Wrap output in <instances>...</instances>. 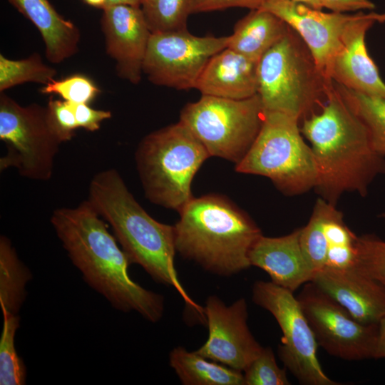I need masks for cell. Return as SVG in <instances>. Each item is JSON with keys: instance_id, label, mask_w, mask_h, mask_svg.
<instances>
[{"instance_id": "39", "label": "cell", "mask_w": 385, "mask_h": 385, "mask_svg": "<svg viewBox=\"0 0 385 385\" xmlns=\"http://www.w3.org/2000/svg\"><path fill=\"white\" fill-rule=\"evenodd\" d=\"M291 1L298 2V3H302L314 9H322L321 0H291Z\"/></svg>"}, {"instance_id": "20", "label": "cell", "mask_w": 385, "mask_h": 385, "mask_svg": "<svg viewBox=\"0 0 385 385\" xmlns=\"http://www.w3.org/2000/svg\"><path fill=\"white\" fill-rule=\"evenodd\" d=\"M8 1L40 32L48 61L59 63L78 52V28L61 16L48 0Z\"/></svg>"}, {"instance_id": "4", "label": "cell", "mask_w": 385, "mask_h": 385, "mask_svg": "<svg viewBox=\"0 0 385 385\" xmlns=\"http://www.w3.org/2000/svg\"><path fill=\"white\" fill-rule=\"evenodd\" d=\"M179 214L174 225L175 248L183 258L220 276L251 266L250 251L262 234L230 199L218 194L193 197Z\"/></svg>"}, {"instance_id": "42", "label": "cell", "mask_w": 385, "mask_h": 385, "mask_svg": "<svg viewBox=\"0 0 385 385\" xmlns=\"http://www.w3.org/2000/svg\"><path fill=\"white\" fill-rule=\"evenodd\" d=\"M381 216H382V217L385 220V213L383 214Z\"/></svg>"}, {"instance_id": "8", "label": "cell", "mask_w": 385, "mask_h": 385, "mask_svg": "<svg viewBox=\"0 0 385 385\" xmlns=\"http://www.w3.org/2000/svg\"><path fill=\"white\" fill-rule=\"evenodd\" d=\"M264 110L259 95L245 99L204 96L187 103L180 120L199 140L210 157L237 164L261 128Z\"/></svg>"}, {"instance_id": "10", "label": "cell", "mask_w": 385, "mask_h": 385, "mask_svg": "<svg viewBox=\"0 0 385 385\" xmlns=\"http://www.w3.org/2000/svg\"><path fill=\"white\" fill-rule=\"evenodd\" d=\"M254 303L270 312L282 332L278 355L304 385H340L322 369L317 357L319 346L299 302L291 291L272 282L257 281L252 287Z\"/></svg>"}, {"instance_id": "6", "label": "cell", "mask_w": 385, "mask_h": 385, "mask_svg": "<svg viewBox=\"0 0 385 385\" xmlns=\"http://www.w3.org/2000/svg\"><path fill=\"white\" fill-rule=\"evenodd\" d=\"M208 158L204 145L180 121L145 135L135 158L146 198L179 212L194 197L193 178Z\"/></svg>"}, {"instance_id": "1", "label": "cell", "mask_w": 385, "mask_h": 385, "mask_svg": "<svg viewBox=\"0 0 385 385\" xmlns=\"http://www.w3.org/2000/svg\"><path fill=\"white\" fill-rule=\"evenodd\" d=\"M100 217L87 200L76 207L54 210L51 222L72 263L91 288L115 309L135 311L157 322L164 312L163 296L130 277V260Z\"/></svg>"}, {"instance_id": "3", "label": "cell", "mask_w": 385, "mask_h": 385, "mask_svg": "<svg viewBox=\"0 0 385 385\" xmlns=\"http://www.w3.org/2000/svg\"><path fill=\"white\" fill-rule=\"evenodd\" d=\"M88 200L111 226L130 262L140 265L155 282L173 287L192 312L205 320L204 307L189 297L179 281L174 263L177 252L174 226L153 218L114 169L93 176Z\"/></svg>"}, {"instance_id": "5", "label": "cell", "mask_w": 385, "mask_h": 385, "mask_svg": "<svg viewBox=\"0 0 385 385\" xmlns=\"http://www.w3.org/2000/svg\"><path fill=\"white\" fill-rule=\"evenodd\" d=\"M257 80L264 112L284 113L300 122L322 108L334 86L325 81L307 46L290 27L258 61Z\"/></svg>"}, {"instance_id": "29", "label": "cell", "mask_w": 385, "mask_h": 385, "mask_svg": "<svg viewBox=\"0 0 385 385\" xmlns=\"http://www.w3.org/2000/svg\"><path fill=\"white\" fill-rule=\"evenodd\" d=\"M302 252L311 267L313 274L322 269L327 260V239L319 210L314 206L306 226L301 227L299 236Z\"/></svg>"}, {"instance_id": "28", "label": "cell", "mask_w": 385, "mask_h": 385, "mask_svg": "<svg viewBox=\"0 0 385 385\" xmlns=\"http://www.w3.org/2000/svg\"><path fill=\"white\" fill-rule=\"evenodd\" d=\"M4 324L0 339V384H26V369L15 348V334L20 325L18 314L4 313Z\"/></svg>"}, {"instance_id": "26", "label": "cell", "mask_w": 385, "mask_h": 385, "mask_svg": "<svg viewBox=\"0 0 385 385\" xmlns=\"http://www.w3.org/2000/svg\"><path fill=\"white\" fill-rule=\"evenodd\" d=\"M56 70L46 64L41 56L33 53L28 58L12 60L0 55V92L25 83L43 85L51 82Z\"/></svg>"}, {"instance_id": "40", "label": "cell", "mask_w": 385, "mask_h": 385, "mask_svg": "<svg viewBox=\"0 0 385 385\" xmlns=\"http://www.w3.org/2000/svg\"><path fill=\"white\" fill-rule=\"evenodd\" d=\"M86 4L96 8L103 9L106 6V0H83Z\"/></svg>"}, {"instance_id": "41", "label": "cell", "mask_w": 385, "mask_h": 385, "mask_svg": "<svg viewBox=\"0 0 385 385\" xmlns=\"http://www.w3.org/2000/svg\"><path fill=\"white\" fill-rule=\"evenodd\" d=\"M376 22L385 23V13L379 14L376 13Z\"/></svg>"}, {"instance_id": "11", "label": "cell", "mask_w": 385, "mask_h": 385, "mask_svg": "<svg viewBox=\"0 0 385 385\" xmlns=\"http://www.w3.org/2000/svg\"><path fill=\"white\" fill-rule=\"evenodd\" d=\"M318 346L347 361L375 359L378 324L356 321L342 306L313 282L297 296Z\"/></svg>"}, {"instance_id": "34", "label": "cell", "mask_w": 385, "mask_h": 385, "mask_svg": "<svg viewBox=\"0 0 385 385\" xmlns=\"http://www.w3.org/2000/svg\"><path fill=\"white\" fill-rule=\"evenodd\" d=\"M266 0H191V14L223 10L229 8L260 9Z\"/></svg>"}, {"instance_id": "17", "label": "cell", "mask_w": 385, "mask_h": 385, "mask_svg": "<svg viewBox=\"0 0 385 385\" xmlns=\"http://www.w3.org/2000/svg\"><path fill=\"white\" fill-rule=\"evenodd\" d=\"M362 324H378L385 314V288L356 265L324 267L311 281Z\"/></svg>"}, {"instance_id": "2", "label": "cell", "mask_w": 385, "mask_h": 385, "mask_svg": "<svg viewBox=\"0 0 385 385\" xmlns=\"http://www.w3.org/2000/svg\"><path fill=\"white\" fill-rule=\"evenodd\" d=\"M301 122L317 166L319 197L336 205L346 192L364 197L385 174V157L374 150L366 126L334 86L322 108Z\"/></svg>"}, {"instance_id": "38", "label": "cell", "mask_w": 385, "mask_h": 385, "mask_svg": "<svg viewBox=\"0 0 385 385\" xmlns=\"http://www.w3.org/2000/svg\"><path fill=\"white\" fill-rule=\"evenodd\" d=\"M118 4H125V5H130L133 6L140 7L141 0H106V6L104 8L109 6L118 5Z\"/></svg>"}, {"instance_id": "32", "label": "cell", "mask_w": 385, "mask_h": 385, "mask_svg": "<svg viewBox=\"0 0 385 385\" xmlns=\"http://www.w3.org/2000/svg\"><path fill=\"white\" fill-rule=\"evenodd\" d=\"M41 92L58 94L64 101L73 103L88 104L100 90L89 78L76 74L58 81L54 79L44 85Z\"/></svg>"}, {"instance_id": "9", "label": "cell", "mask_w": 385, "mask_h": 385, "mask_svg": "<svg viewBox=\"0 0 385 385\" xmlns=\"http://www.w3.org/2000/svg\"><path fill=\"white\" fill-rule=\"evenodd\" d=\"M0 139L7 151L0 170L14 167L20 175L46 181L53 173L54 158L62 143L50 123L47 106H23L0 94Z\"/></svg>"}, {"instance_id": "19", "label": "cell", "mask_w": 385, "mask_h": 385, "mask_svg": "<svg viewBox=\"0 0 385 385\" xmlns=\"http://www.w3.org/2000/svg\"><path fill=\"white\" fill-rule=\"evenodd\" d=\"M257 64L227 47L207 62L196 83L202 95L245 99L257 93Z\"/></svg>"}, {"instance_id": "27", "label": "cell", "mask_w": 385, "mask_h": 385, "mask_svg": "<svg viewBox=\"0 0 385 385\" xmlns=\"http://www.w3.org/2000/svg\"><path fill=\"white\" fill-rule=\"evenodd\" d=\"M140 8L152 33L187 29L191 0H141Z\"/></svg>"}, {"instance_id": "18", "label": "cell", "mask_w": 385, "mask_h": 385, "mask_svg": "<svg viewBox=\"0 0 385 385\" xmlns=\"http://www.w3.org/2000/svg\"><path fill=\"white\" fill-rule=\"evenodd\" d=\"M300 230L278 237L262 235L249 254L251 266L263 270L272 282L293 293L313 276L300 245Z\"/></svg>"}, {"instance_id": "15", "label": "cell", "mask_w": 385, "mask_h": 385, "mask_svg": "<svg viewBox=\"0 0 385 385\" xmlns=\"http://www.w3.org/2000/svg\"><path fill=\"white\" fill-rule=\"evenodd\" d=\"M101 25L107 54L118 76L132 84L142 78L150 31L140 7L125 4L104 8Z\"/></svg>"}, {"instance_id": "16", "label": "cell", "mask_w": 385, "mask_h": 385, "mask_svg": "<svg viewBox=\"0 0 385 385\" xmlns=\"http://www.w3.org/2000/svg\"><path fill=\"white\" fill-rule=\"evenodd\" d=\"M376 23V13H356L342 35L331 70L332 81L364 94L385 98V82L368 53L366 34Z\"/></svg>"}, {"instance_id": "21", "label": "cell", "mask_w": 385, "mask_h": 385, "mask_svg": "<svg viewBox=\"0 0 385 385\" xmlns=\"http://www.w3.org/2000/svg\"><path fill=\"white\" fill-rule=\"evenodd\" d=\"M289 28L274 14L262 8L252 9L235 24L227 47L258 62Z\"/></svg>"}, {"instance_id": "7", "label": "cell", "mask_w": 385, "mask_h": 385, "mask_svg": "<svg viewBox=\"0 0 385 385\" xmlns=\"http://www.w3.org/2000/svg\"><path fill=\"white\" fill-rule=\"evenodd\" d=\"M299 122L284 113L264 112L260 132L245 157L235 165V170L266 177L289 196L314 189L317 166Z\"/></svg>"}, {"instance_id": "14", "label": "cell", "mask_w": 385, "mask_h": 385, "mask_svg": "<svg viewBox=\"0 0 385 385\" xmlns=\"http://www.w3.org/2000/svg\"><path fill=\"white\" fill-rule=\"evenodd\" d=\"M261 8L274 14L298 34L325 81L332 84V63L341 47L343 31L356 14L324 12L291 0H266Z\"/></svg>"}, {"instance_id": "22", "label": "cell", "mask_w": 385, "mask_h": 385, "mask_svg": "<svg viewBox=\"0 0 385 385\" xmlns=\"http://www.w3.org/2000/svg\"><path fill=\"white\" fill-rule=\"evenodd\" d=\"M188 351L183 346L169 354L170 366L185 385H245L244 374L227 366Z\"/></svg>"}, {"instance_id": "31", "label": "cell", "mask_w": 385, "mask_h": 385, "mask_svg": "<svg viewBox=\"0 0 385 385\" xmlns=\"http://www.w3.org/2000/svg\"><path fill=\"white\" fill-rule=\"evenodd\" d=\"M245 385H289L286 368L278 366L270 347H263L260 354L244 371Z\"/></svg>"}, {"instance_id": "23", "label": "cell", "mask_w": 385, "mask_h": 385, "mask_svg": "<svg viewBox=\"0 0 385 385\" xmlns=\"http://www.w3.org/2000/svg\"><path fill=\"white\" fill-rule=\"evenodd\" d=\"M314 206L320 212L327 239L324 267L345 269L355 266L357 235L345 223L342 212L336 205L322 197L317 200Z\"/></svg>"}, {"instance_id": "25", "label": "cell", "mask_w": 385, "mask_h": 385, "mask_svg": "<svg viewBox=\"0 0 385 385\" xmlns=\"http://www.w3.org/2000/svg\"><path fill=\"white\" fill-rule=\"evenodd\" d=\"M334 86L366 126L374 150L385 157V98L357 92L335 82Z\"/></svg>"}, {"instance_id": "33", "label": "cell", "mask_w": 385, "mask_h": 385, "mask_svg": "<svg viewBox=\"0 0 385 385\" xmlns=\"http://www.w3.org/2000/svg\"><path fill=\"white\" fill-rule=\"evenodd\" d=\"M51 127L61 143L69 141L79 128L73 103L50 98L47 104Z\"/></svg>"}, {"instance_id": "12", "label": "cell", "mask_w": 385, "mask_h": 385, "mask_svg": "<svg viewBox=\"0 0 385 385\" xmlns=\"http://www.w3.org/2000/svg\"><path fill=\"white\" fill-rule=\"evenodd\" d=\"M230 36H197L188 29L152 33L143 71L153 84L177 90L195 88L209 60L227 48Z\"/></svg>"}, {"instance_id": "24", "label": "cell", "mask_w": 385, "mask_h": 385, "mask_svg": "<svg viewBox=\"0 0 385 385\" xmlns=\"http://www.w3.org/2000/svg\"><path fill=\"white\" fill-rule=\"evenodd\" d=\"M31 278V272L19 259L10 240L1 235L0 237V305L3 314H18L26 299V285Z\"/></svg>"}, {"instance_id": "35", "label": "cell", "mask_w": 385, "mask_h": 385, "mask_svg": "<svg viewBox=\"0 0 385 385\" xmlns=\"http://www.w3.org/2000/svg\"><path fill=\"white\" fill-rule=\"evenodd\" d=\"M79 128L94 132L100 129L101 123L112 117L110 111L92 108L86 103H73Z\"/></svg>"}, {"instance_id": "30", "label": "cell", "mask_w": 385, "mask_h": 385, "mask_svg": "<svg viewBox=\"0 0 385 385\" xmlns=\"http://www.w3.org/2000/svg\"><path fill=\"white\" fill-rule=\"evenodd\" d=\"M356 266L385 288V241L374 235L357 236Z\"/></svg>"}, {"instance_id": "36", "label": "cell", "mask_w": 385, "mask_h": 385, "mask_svg": "<svg viewBox=\"0 0 385 385\" xmlns=\"http://www.w3.org/2000/svg\"><path fill=\"white\" fill-rule=\"evenodd\" d=\"M322 8L331 11L345 13L373 10L375 4L370 0H321Z\"/></svg>"}, {"instance_id": "37", "label": "cell", "mask_w": 385, "mask_h": 385, "mask_svg": "<svg viewBox=\"0 0 385 385\" xmlns=\"http://www.w3.org/2000/svg\"><path fill=\"white\" fill-rule=\"evenodd\" d=\"M375 359H385V314L379 320Z\"/></svg>"}, {"instance_id": "13", "label": "cell", "mask_w": 385, "mask_h": 385, "mask_svg": "<svg viewBox=\"0 0 385 385\" xmlns=\"http://www.w3.org/2000/svg\"><path fill=\"white\" fill-rule=\"evenodd\" d=\"M204 311L209 334L196 351L210 360L244 371L263 348L247 326L245 299L227 306L218 297L211 295Z\"/></svg>"}]
</instances>
